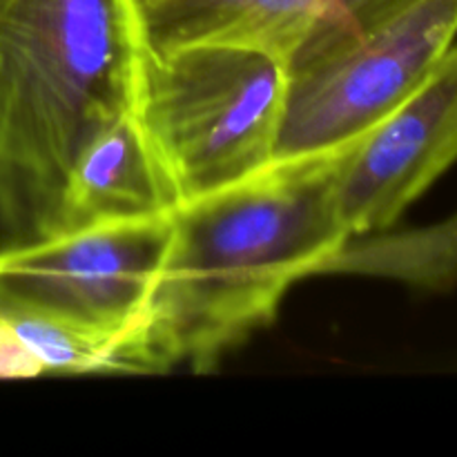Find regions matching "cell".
Listing matches in <instances>:
<instances>
[{
  "instance_id": "obj_1",
  "label": "cell",
  "mask_w": 457,
  "mask_h": 457,
  "mask_svg": "<svg viewBox=\"0 0 457 457\" xmlns=\"http://www.w3.org/2000/svg\"><path fill=\"white\" fill-rule=\"evenodd\" d=\"M353 143L275 161L181 205L141 324L120 346L119 373H210L272 324L290 286L320 275L351 237L337 179Z\"/></svg>"
},
{
  "instance_id": "obj_2",
  "label": "cell",
  "mask_w": 457,
  "mask_h": 457,
  "mask_svg": "<svg viewBox=\"0 0 457 457\" xmlns=\"http://www.w3.org/2000/svg\"><path fill=\"white\" fill-rule=\"evenodd\" d=\"M141 0H0V253L61 232L87 143L138 110Z\"/></svg>"
},
{
  "instance_id": "obj_3",
  "label": "cell",
  "mask_w": 457,
  "mask_h": 457,
  "mask_svg": "<svg viewBox=\"0 0 457 457\" xmlns=\"http://www.w3.org/2000/svg\"><path fill=\"white\" fill-rule=\"evenodd\" d=\"M288 71L262 49L187 43L150 49L138 119L181 205L275 163Z\"/></svg>"
},
{
  "instance_id": "obj_4",
  "label": "cell",
  "mask_w": 457,
  "mask_h": 457,
  "mask_svg": "<svg viewBox=\"0 0 457 457\" xmlns=\"http://www.w3.org/2000/svg\"><path fill=\"white\" fill-rule=\"evenodd\" d=\"M457 38V0H415L348 47L288 76L275 161L339 150L400 107Z\"/></svg>"
},
{
  "instance_id": "obj_5",
  "label": "cell",
  "mask_w": 457,
  "mask_h": 457,
  "mask_svg": "<svg viewBox=\"0 0 457 457\" xmlns=\"http://www.w3.org/2000/svg\"><path fill=\"white\" fill-rule=\"evenodd\" d=\"M172 217L89 228L0 253V299L125 344L150 302Z\"/></svg>"
},
{
  "instance_id": "obj_6",
  "label": "cell",
  "mask_w": 457,
  "mask_h": 457,
  "mask_svg": "<svg viewBox=\"0 0 457 457\" xmlns=\"http://www.w3.org/2000/svg\"><path fill=\"white\" fill-rule=\"evenodd\" d=\"M457 163V43L428 79L357 138L339 170L337 208L348 235L395 228Z\"/></svg>"
},
{
  "instance_id": "obj_7",
  "label": "cell",
  "mask_w": 457,
  "mask_h": 457,
  "mask_svg": "<svg viewBox=\"0 0 457 457\" xmlns=\"http://www.w3.org/2000/svg\"><path fill=\"white\" fill-rule=\"evenodd\" d=\"M415 0H145L150 49L235 43L303 70L391 21Z\"/></svg>"
},
{
  "instance_id": "obj_8",
  "label": "cell",
  "mask_w": 457,
  "mask_h": 457,
  "mask_svg": "<svg viewBox=\"0 0 457 457\" xmlns=\"http://www.w3.org/2000/svg\"><path fill=\"white\" fill-rule=\"evenodd\" d=\"M181 199L138 119V110L103 128L67 179L61 235L172 217Z\"/></svg>"
},
{
  "instance_id": "obj_9",
  "label": "cell",
  "mask_w": 457,
  "mask_h": 457,
  "mask_svg": "<svg viewBox=\"0 0 457 457\" xmlns=\"http://www.w3.org/2000/svg\"><path fill=\"white\" fill-rule=\"evenodd\" d=\"M320 275H369L422 293L457 288V210L431 226L351 235Z\"/></svg>"
},
{
  "instance_id": "obj_10",
  "label": "cell",
  "mask_w": 457,
  "mask_h": 457,
  "mask_svg": "<svg viewBox=\"0 0 457 457\" xmlns=\"http://www.w3.org/2000/svg\"><path fill=\"white\" fill-rule=\"evenodd\" d=\"M0 321L45 373H119L123 344L110 335L79 328L52 315L0 299Z\"/></svg>"
},
{
  "instance_id": "obj_11",
  "label": "cell",
  "mask_w": 457,
  "mask_h": 457,
  "mask_svg": "<svg viewBox=\"0 0 457 457\" xmlns=\"http://www.w3.org/2000/svg\"><path fill=\"white\" fill-rule=\"evenodd\" d=\"M43 375L38 361L22 348L12 330L0 321V379H27Z\"/></svg>"
},
{
  "instance_id": "obj_12",
  "label": "cell",
  "mask_w": 457,
  "mask_h": 457,
  "mask_svg": "<svg viewBox=\"0 0 457 457\" xmlns=\"http://www.w3.org/2000/svg\"><path fill=\"white\" fill-rule=\"evenodd\" d=\"M141 3H145V0H141Z\"/></svg>"
}]
</instances>
